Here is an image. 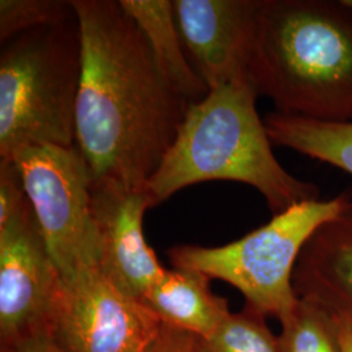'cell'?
I'll return each instance as SVG.
<instances>
[{
  "instance_id": "obj_1",
  "label": "cell",
  "mask_w": 352,
  "mask_h": 352,
  "mask_svg": "<svg viewBox=\"0 0 352 352\" xmlns=\"http://www.w3.org/2000/svg\"><path fill=\"white\" fill-rule=\"evenodd\" d=\"M81 39L76 148L93 179L146 186L188 110L115 0H72Z\"/></svg>"
},
{
  "instance_id": "obj_2",
  "label": "cell",
  "mask_w": 352,
  "mask_h": 352,
  "mask_svg": "<svg viewBox=\"0 0 352 352\" xmlns=\"http://www.w3.org/2000/svg\"><path fill=\"white\" fill-rule=\"evenodd\" d=\"M248 80L276 113L352 122V10L343 0H260Z\"/></svg>"
},
{
  "instance_id": "obj_3",
  "label": "cell",
  "mask_w": 352,
  "mask_h": 352,
  "mask_svg": "<svg viewBox=\"0 0 352 352\" xmlns=\"http://www.w3.org/2000/svg\"><path fill=\"white\" fill-rule=\"evenodd\" d=\"M250 81L212 89L190 102L175 141L146 183L154 206L180 189L212 180L251 186L273 214L320 199L314 183L279 164Z\"/></svg>"
},
{
  "instance_id": "obj_4",
  "label": "cell",
  "mask_w": 352,
  "mask_h": 352,
  "mask_svg": "<svg viewBox=\"0 0 352 352\" xmlns=\"http://www.w3.org/2000/svg\"><path fill=\"white\" fill-rule=\"evenodd\" d=\"M80 81L81 39L76 16L4 43L0 158L26 146H75Z\"/></svg>"
},
{
  "instance_id": "obj_5",
  "label": "cell",
  "mask_w": 352,
  "mask_h": 352,
  "mask_svg": "<svg viewBox=\"0 0 352 352\" xmlns=\"http://www.w3.org/2000/svg\"><path fill=\"white\" fill-rule=\"evenodd\" d=\"M351 204L350 189L329 200L298 202L232 243L175 245L167 254L174 267L227 282L241 292L245 305L282 322L299 302L292 278L302 248L320 227Z\"/></svg>"
},
{
  "instance_id": "obj_6",
  "label": "cell",
  "mask_w": 352,
  "mask_h": 352,
  "mask_svg": "<svg viewBox=\"0 0 352 352\" xmlns=\"http://www.w3.org/2000/svg\"><path fill=\"white\" fill-rule=\"evenodd\" d=\"M23 176L47 250L63 279L100 269L101 245L91 210L93 176L75 146H26L11 157Z\"/></svg>"
},
{
  "instance_id": "obj_7",
  "label": "cell",
  "mask_w": 352,
  "mask_h": 352,
  "mask_svg": "<svg viewBox=\"0 0 352 352\" xmlns=\"http://www.w3.org/2000/svg\"><path fill=\"white\" fill-rule=\"evenodd\" d=\"M63 283L29 201L0 222L1 352L51 340Z\"/></svg>"
},
{
  "instance_id": "obj_8",
  "label": "cell",
  "mask_w": 352,
  "mask_h": 352,
  "mask_svg": "<svg viewBox=\"0 0 352 352\" xmlns=\"http://www.w3.org/2000/svg\"><path fill=\"white\" fill-rule=\"evenodd\" d=\"M51 327L62 352H146L162 322L141 302L118 289L100 269L63 279Z\"/></svg>"
},
{
  "instance_id": "obj_9",
  "label": "cell",
  "mask_w": 352,
  "mask_h": 352,
  "mask_svg": "<svg viewBox=\"0 0 352 352\" xmlns=\"http://www.w3.org/2000/svg\"><path fill=\"white\" fill-rule=\"evenodd\" d=\"M154 206L146 186L113 177L91 182V210L101 245L100 270L119 289L140 299L164 276L144 235V215Z\"/></svg>"
},
{
  "instance_id": "obj_10",
  "label": "cell",
  "mask_w": 352,
  "mask_h": 352,
  "mask_svg": "<svg viewBox=\"0 0 352 352\" xmlns=\"http://www.w3.org/2000/svg\"><path fill=\"white\" fill-rule=\"evenodd\" d=\"M260 0H174L189 60L209 90L250 81Z\"/></svg>"
},
{
  "instance_id": "obj_11",
  "label": "cell",
  "mask_w": 352,
  "mask_h": 352,
  "mask_svg": "<svg viewBox=\"0 0 352 352\" xmlns=\"http://www.w3.org/2000/svg\"><path fill=\"white\" fill-rule=\"evenodd\" d=\"M292 282L299 300L352 325V204L307 241Z\"/></svg>"
},
{
  "instance_id": "obj_12",
  "label": "cell",
  "mask_w": 352,
  "mask_h": 352,
  "mask_svg": "<svg viewBox=\"0 0 352 352\" xmlns=\"http://www.w3.org/2000/svg\"><path fill=\"white\" fill-rule=\"evenodd\" d=\"M160 321L201 340L231 314L225 298L210 289V278L193 269H166L141 298Z\"/></svg>"
},
{
  "instance_id": "obj_13",
  "label": "cell",
  "mask_w": 352,
  "mask_h": 352,
  "mask_svg": "<svg viewBox=\"0 0 352 352\" xmlns=\"http://www.w3.org/2000/svg\"><path fill=\"white\" fill-rule=\"evenodd\" d=\"M120 6L139 26L162 72L189 102L204 98L209 88L193 64L183 43L174 0H119Z\"/></svg>"
},
{
  "instance_id": "obj_14",
  "label": "cell",
  "mask_w": 352,
  "mask_h": 352,
  "mask_svg": "<svg viewBox=\"0 0 352 352\" xmlns=\"http://www.w3.org/2000/svg\"><path fill=\"white\" fill-rule=\"evenodd\" d=\"M265 126L273 145L352 175V122L327 123L274 111L265 118Z\"/></svg>"
},
{
  "instance_id": "obj_15",
  "label": "cell",
  "mask_w": 352,
  "mask_h": 352,
  "mask_svg": "<svg viewBox=\"0 0 352 352\" xmlns=\"http://www.w3.org/2000/svg\"><path fill=\"white\" fill-rule=\"evenodd\" d=\"M280 325L278 352H342L338 320L312 302L299 300Z\"/></svg>"
},
{
  "instance_id": "obj_16",
  "label": "cell",
  "mask_w": 352,
  "mask_h": 352,
  "mask_svg": "<svg viewBox=\"0 0 352 352\" xmlns=\"http://www.w3.org/2000/svg\"><path fill=\"white\" fill-rule=\"evenodd\" d=\"M265 318L248 305L231 312L212 336L197 338L196 352H278V337Z\"/></svg>"
},
{
  "instance_id": "obj_17",
  "label": "cell",
  "mask_w": 352,
  "mask_h": 352,
  "mask_svg": "<svg viewBox=\"0 0 352 352\" xmlns=\"http://www.w3.org/2000/svg\"><path fill=\"white\" fill-rule=\"evenodd\" d=\"M75 16L72 0H1V45L38 28L55 25Z\"/></svg>"
},
{
  "instance_id": "obj_18",
  "label": "cell",
  "mask_w": 352,
  "mask_h": 352,
  "mask_svg": "<svg viewBox=\"0 0 352 352\" xmlns=\"http://www.w3.org/2000/svg\"><path fill=\"white\" fill-rule=\"evenodd\" d=\"M196 344L195 336L162 324L160 334L146 352H196Z\"/></svg>"
},
{
  "instance_id": "obj_19",
  "label": "cell",
  "mask_w": 352,
  "mask_h": 352,
  "mask_svg": "<svg viewBox=\"0 0 352 352\" xmlns=\"http://www.w3.org/2000/svg\"><path fill=\"white\" fill-rule=\"evenodd\" d=\"M338 324H340L342 352H352V325L340 320H338Z\"/></svg>"
},
{
  "instance_id": "obj_20",
  "label": "cell",
  "mask_w": 352,
  "mask_h": 352,
  "mask_svg": "<svg viewBox=\"0 0 352 352\" xmlns=\"http://www.w3.org/2000/svg\"><path fill=\"white\" fill-rule=\"evenodd\" d=\"M13 352H62L50 340H39L33 344H29L21 350Z\"/></svg>"
},
{
  "instance_id": "obj_21",
  "label": "cell",
  "mask_w": 352,
  "mask_h": 352,
  "mask_svg": "<svg viewBox=\"0 0 352 352\" xmlns=\"http://www.w3.org/2000/svg\"><path fill=\"white\" fill-rule=\"evenodd\" d=\"M343 3H344L347 7H350L352 10V0H343Z\"/></svg>"
}]
</instances>
